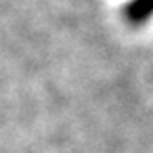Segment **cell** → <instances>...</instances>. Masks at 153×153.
Instances as JSON below:
<instances>
[{
	"label": "cell",
	"instance_id": "cell-1",
	"mask_svg": "<svg viewBox=\"0 0 153 153\" xmlns=\"http://www.w3.org/2000/svg\"><path fill=\"white\" fill-rule=\"evenodd\" d=\"M124 13H126V19L130 23L140 25L153 16V0H130Z\"/></svg>",
	"mask_w": 153,
	"mask_h": 153
}]
</instances>
